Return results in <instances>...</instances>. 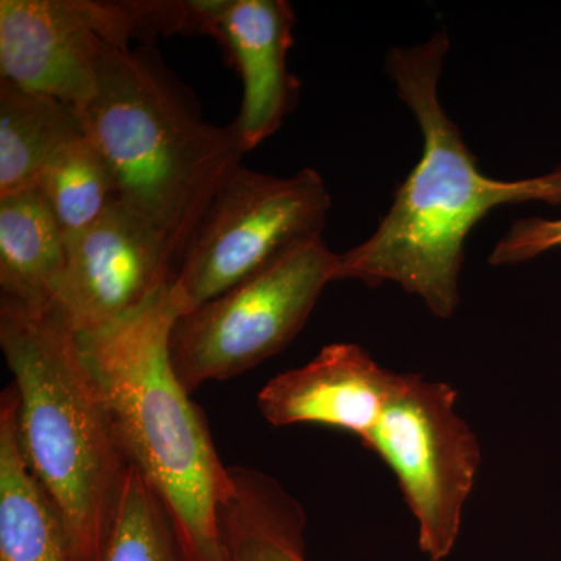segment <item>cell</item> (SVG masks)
Instances as JSON below:
<instances>
[{
    "mask_svg": "<svg viewBox=\"0 0 561 561\" xmlns=\"http://www.w3.org/2000/svg\"><path fill=\"white\" fill-rule=\"evenodd\" d=\"M337 265L339 254L319 239L181 316L171 359L184 389L227 381L286 348L335 283Z\"/></svg>",
    "mask_w": 561,
    "mask_h": 561,
    "instance_id": "6",
    "label": "cell"
},
{
    "mask_svg": "<svg viewBox=\"0 0 561 561\" xmlns=\"http://www.w3.org/2000/svg\"><path fill=\"white\" fill-rule=\"evenodd\" d=\"M184 312L172 279L135 312L79 341L128 461L168 505L192 560L225 561L217 515L232 490L231 468L173 370L171 334Z\"/></svg>",
    "mask_w": 561,
    "mask_h": 561,
    "instance_id": "2",
    "label": "cell"
},
{
    "mask_svg": "<svg viewBox=\"0 0 561 561\" xmlns=\"http://www.w3.org/2000/svg\"><path fill=\"white\" fill-rule=\"evenodd\" d=\"M560 247L561 219L526 217L508 228L504 238L494 245L489 261L491 265L523 264Z\"/></svg>",
    "mask_w": 561,
    "mask_h": 561,
    "instance_id": "18",
    "label": "cell"
},
{
    "mask_svg": "<svg viewBox=\"0 0 561 561\" xmlns=\"http://www.w3.org/2000/svg\"><path fill=\"white\" fill-rule=\"evenodd\" d=\"M98 561H194L168 505L133 465Z\"/></svg>",
    "mask_w": 561,
    "mask_h": 561,
    "instance_id": "17",
    "label": "cell"
},
{
    "mask_svg": "<svg viewBox=\"0 0 561 561\" xmlns=\"http://www.w3.org/2000/svg\"><path fill=\"white\" fill-rule=\"evenodd\" d=\"M36 190L66 239L87 230L119 201L108 162L84 133L55 151L41 172Z\"/></svg>",
    "mask_w": 561,
    "mask_h": 561,
    "instance_id": "16",
    "label": "cell"
},
{
    "mask_svg": "<svg viewBox=\"0 0 561 561\" xmlns=\"http://www.w3.org/2000/svg\"><path fill=\"white\" fill-rule=\"evenodd\" d=\"M0 561H83L60 508L22 456L13 386L0 397Z\"/></svg>",
    "mask_w": 561,
    "mask_h": 561,
    "instance_id": "12",
    "label": "cell"
},
{
    "mask_svg": "<svg viewBox=\"0 0 561 561\" xmlns=\"http://www.w3.org/2000/svg\"><path fill=\"white\" fill-rule=\"evenodd\" d=\"M331 195L313 169L267 175L239 164L221 183L176 265L184 313L323 239Z\"/></svg>",
    "mask_w": 561,
    "mask_h": 561,
    "instance_id": "5",
    "label": "cell"
},
{
    "mask_svg": "<svg viewBox=\"0 0 561 561\" xmlns=\"http://www.w3.org/2000/svg\"><path fill=\"white\" fill-rule=\"evenodd\" d=\"M449 46L446 32H437L424 43L387 54V73L415 116L423 153L378 228L367 241L339 254L335 272V280H359L367 287L398 284L442 320L459 309L465 242L479 221L504 205L561 206V165L515 181L490 179L478 168L438 98Z\"/></svg>",
    "mask_w": 561,
    "mask_h": 561,
    "instance_id": "1",
    "label": "cell"
},
{
    "mask_svg": "<svg viewBox=\"0 0 561 561\" xmlns=\"http://www.w3.org/2000/svg\"><path fill=\"white\" fill-rule=\"evenodd\" d=\"M456 404L449 383L401 373L386 412L362 442L397 478L419 527L420 551L431 561L448 559L456 548L482 460Z\"/></svg>",
    "mask_w": 561,
    "mask_h": 561,
    "instance_id": "7",
    "label": "cell"
},
{
    "mask_svg": "<svg viewBox=\"0 0 561 561\" xmlns=\"http://www.w3.org/2000/svg\"><path fill=\"white\" fill-rule=\"evenodd\" d=\"M231 478L217 515L225 561H308L300 502L264 472L231 468Z\"/></svg>",
    "mask_w": 561,
    "mask_h": 561,
    "instance_id": "13",
    "label": "cell"
},
{
    "mask_svg": "<svg viewBox=\"0 0 561 561\" xmlns=\"http://www.w3.org/2000/svg\"><path fill=\"white\" fill-rule=\"evenodd\" d=\"M400 378L356 343H331L308 364L265 383L257 408L272 426L316 424L362 443L381 420Z\"/></svg>",
    "mask_w": 561,
    "mask_h": 561,
    "instance_id": "11",
    "label": "cell"
},
{
    "mask_svg": "<svg viewBox=\"0 0 561 561\" xmlns=\"http://www.w3.org/2000/svg\"><path fill=\"white\" fill-rule=\"evenodd\" d=\"M65 265L66 238L41 192L0 197V297L51 305Z\"/></svg>",
    "mask_w": 561,
    "mask_h": 561,
    "instance_id": "14",
    "label": "cell"
},
{
    "mask_svg": "<svg viewBox=\"0 0 561 561\" xmlns=\"http://www.w3.org/2000/svg\"><path fill=\"white\" fill-rule=\"evenodd\" d=\"M0 346L14 379L22 456L81 559L98 561L131 465L79 334L54 305L0 297Z\"/></svg>",
    "mask_w": 561,
    "mask_h": 561,
    "instance_id": "3",
    "label": "cell"
},
{
    "mask_svg": "<svg viewBox=\"0 0 561 561\" xmlns=\"http://www.w3.org/2000/svg\"><path fill=\"white\" fill-rule=\"evenodd\" d=\"M80 135L68 105L0 80V197L36 190L55 151Z\"/></svg>",
    "mask_w": 561,
    "mask_h": 561,
    "instance_id": "15",
    "label": "cell"
},
{
    "mask_svg": "<svg viewBox=\"0 0 561 561\" xmlns=\"http://www.w3.org/2000/svg\"><path fill=\"white\" fill-rule=\"evenodd\" d=\"M295 24L286 0H209L205 35L219 41L242 80L232 128L245 151L275 135L294 108L298 81L287 69V54Z\"/></svg>",
    "mask_w": 561,
    "mask_h": 561,
    "instance_id": "10",
    "label": "cell"
},
{
    "mask_svg": "<svg viewBox=\"0 0 561 561\" xmlns=\"http://www.w3.org/2000/svg\"><path fill=\"white\" fill-rule=\"evenodd\" d=\"M138 39L131 2L2 0L0 80L79 113L94 98L111 49Z\"/></svg>",
    "mask_w": 561,
    "mask_h": 561,
    "instance_id": "8",
    "label": "cell"
},
{
    "mask_svg": "<svg viewBox=\"0 0 561 561\" xmlns=\"http://www.w3.org/2000/svg\"><path fill=\"white\" fill-rule=\"evenodd\" d=\"M169 242L116 201L87 230L66 239L65 271L51 305L77 334L124 319L175 278Z\"/></svg>",
    "mask_w": 561,
    "mask_h": 561,
    "instance_id": "9",
    "label": "cell"
},
{
    "mask_svg": "<svg viewBox=\"0 0 561 561\" xmlns=\"http://www.w3.org/2000/svg\"><path fill=\"white\" fill-rule=\"evenodd\" d=\"M77 114L108 162L119 202L160 232L179 265L214 195L247 153L232 125L203 119L194 95L150 47L111 49L94 98Z\"/></svg>",
    "mask_w": 561,
    "mask_h": 561,
    "instance_id": "4",
    "label": "cell"
}]
</instances>
